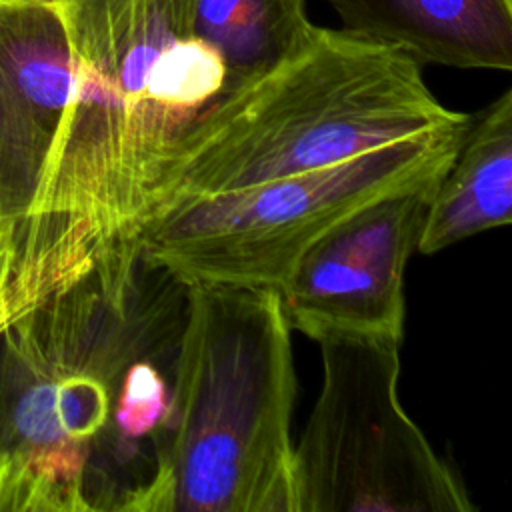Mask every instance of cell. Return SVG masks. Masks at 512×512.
Wrapping results in <instances>:
<instances>
[{
    "instance_id": "obj_5",
    "label": "cell",
    "mask_w": 512,
    "mask_h": 512,
    "mask_svg": "<svg viewBox=\"0 0 512 512\" xmlns=\"http://www.w3.org/2000/svg\"><path fill=\"white\" fill-rule=\"evenodd\" d=\"M468 120L310 172L180 202L144 222L140 250L184 282L280 292L304 252L348 214L438 180Z\"/></svg>"
},
{
    "instance_id": "obj_3",
    "label": "cell",
    "mask_w": 512,
    "mask_h": 512,
    "mask_svg": "<svg viewBox=\"0 0 512 512\" xmlns=\"http://www.w3.org/2000/svg\"><path fill=\"white\" fill-rule=\"evenodd\" d=\"M468 116L446 108L426 86L422 64L402 50L316 28L304 48L228 90L186 126L158 176L148 218L192 198L458 126Z\"/></svg>"
},
{
    "instance_id": "obj_6",
    "label": "cell",
    "mask_w": 512,
    "mask_h": 512,
    "mask_svg": "<svg viewBox=\"0 0 512 512\" xmlns=\"http://www.w3.org/2000/svg\"><path fill=\"white\" fill-rule=\"evenodd\" d=\"M404 334L316 338L322 388L294 444L296 512H474L398 396Z\"/></svg>"
},
{
    "instance_id": "obj_1",
    "label": "cell",
    "mask_w": 512,
    "mask_h": 512,
    "mask_svg": "<svg viewBox=\"0 0 512 512\" xmlns=\"http://www.w3.org/2000/svg\"><path fill=\"white\" fill-rule=\"evenodd\" d=\"M186 282L140 244L4 330L0 510L142 512L170 440Z\"/></svg>"
},
{
    "instance_id": "obj_4",
    "label": "cell",
    "mask_w": 512,
    "mask_h": 512,
    "mask_svg": "<svg viewBox=\"0 0 512 512\" xmlns=\"http://www.w3.org/2000/svg\"><path fill=\"white\" fill-rule=\"evenodd\" d=\"M290 330L278 290L186 282L170 442L142 512H296Z\"/></svg>"
},
{
    "instance_id": "obj_10",
    "label": "cell",
    "mask_w": 512,
    "mask_h": 512,
    "mask_svg": "<svg viewBox=\"0 0 512 512\" xmlns=\"http://www.w3.org/2000/svg\"><path fill=\"white\" fill-rule=\"evenodd\" d=\"M512 220V90L470 114L460 144L432 186L418 254H436Z\"/></svg>"
},
{
    "instance_id": "obj_2",
    "label": "cell",
    "mask_w": 512,
    "mask_h": 512,
    "mask_svg": "<svg viewBox=\"0 0 512 512\" xmlns=\"http://www.w3.org/2000/svg\"><path fill=\"white\" fill-rule=\"evenodd\" d=\"M74 88L20 230L82 270L138 242L164 162L230 86L194 0H60Z\"/></svg>"
},
{
    "instance_id": "obj_7",
    "label": "cell",
    "mask_w": 512,
    "mask_h": 512,
    "mask_svg": "<svg viewBox=\"0 0 512 512\" xmlns=\"http://www.w3.org/2000/svg\"><path fill=\"white\" fill-rule=\"evenodd\" d=\"M434 182L364 204L304 252L280 288L294 330L312 340L328 332L404 334V274Z\"/></svg>"
},
{
    "instance_id": "obj_9",
    "label": "cell",
    "mask_w": 512,
    "mask_h": 512,
    "mask_svg": "<svg viewBox=\"0 0 512 512\" xmlns=\"http://www.w3.org/2000/svg\"><path fill=\"white\" fill-rule=\"evenodd\" d=\"M342 30L418 64L512 70V0H326Z\"/></svg>"
},
{
    "instance_id": "obj_8",
    "label": "cell",
    "mask_w": 512,
    "mask_h": 512,
    "mask_svg": "<svg viewBox=\"0 0 512 512\" xmlns=\"http://www.w3.org/2000/svg\"><path fill=\"white\" fill-rule=\"evenodd\" d=\"M74 88L60 0H0V212L28 214Z\"/></svg>"
},
{
    "instance_id": "obj_11",
    "label": "cell",
    "mask_w": 512,
    "mask_h": 512,
    "mask_svg": "<svg viewBox=\"0 0 512 512\" xmlns=\"http://www.w3.org/2000/svg\"><path fill=\"white\" fill-rule=\"evenodd\" d=\"M316 28L306 0H194V30L224 58L228 90L296 54Z\"/></svg>"
},
{
    "instance_id": "obj_12",
    "label": "cell",
    "mask_w": 512,
    "mask_h": 512,
    "mask_svg": "<svg viewBox=\"0 0 512 512\" xmlns=\"http://www.w3.org/2000/svg\"><path fill=\"white\" fill-rule=\"evenodd\" d=\"M14 220L0 212V336L10 326V272L14 258Z\"/></svg>"
}]
</instances>
